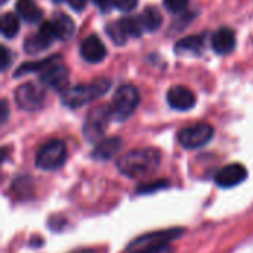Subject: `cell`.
Returning a JSON list of instances; mask_svg holds the SVG:
<instances>
[{
  "label": "cell",
  "instance_id": "obj_1",
  "mask_svg": "<svg viewBox=\"0 0 253 253\" xmlns=\"http://www.w3.org/2000/svg\"><path fill=\"white\" fill-rule=\"evenodd\" d=\"M162 154L156 148H136L123 154L119 162V170L127 178H145L154 173L160 166Z\"/></svg>",
  "mask_w": 253,
  "mask_h": 253
},
{
  "label": "cell",
  "instance_id": "obj_2",
  "mask_svg": "<svg viewBox=\"0 0 253 253\" xmlns=\"http://www.w3.org/2000/svg\"><path fill=\"white\" fill-rule=\"evenodd\" d=\"M108 89H110V82L107 79H98L87 84H77L68 87L67 90L62 92L61 99L64 105L70 108H79L102 96Z\"/></svg>",
  "mask_w": 253,
  "mask_h": 253
},
{
  "label": "cell",
  "instance_id": "obj_3",
  "mask_svg": "<svg viewBox=\"0 0 253 253\" xmlns=\"http://www.w3.org/2000/svg\"><path fill=\"white\" fill-rule=\"evenodd\" d=\"M139 104V92L132 84L120 86L111 101V114L114 120L125 122L129 119Z\"/></svg>",
  "mask_w": 253,
  "mask_h": 253
},
{
  "label": "cell",
  "instance_id": "obj_4",
  "mask_svg": "<svg viewBox=\"0 0 253 253\" xmlns=\"http://www.w3.org/2000/svg\"><path fill=\"white\" fill-rule=\"evenodd\" d=\"M113 119L111 108L107 105L93 107L84 120L83 125V135L89 142H96L107 130L110 120Z\"/></svg>",
  "mask_w": 253,
  "mask_h": 253
},
{
  "label": "cell",
  "instance_id": "obj_5",
  "mask_svg": "<svg viewBox=\"0 0 253 253\" xmlns=\"http://www.w3.org/2000/svg\"><path fill=\"white\" fill-rule=\"evenodd\" d=\"M67 159V148L62 141L53 139L46 142L36 154V166L42 170H56Z\"/></svg>",
  "mask_w": 253,
  "mask_h": 253
},
{
  "label": "cell",
  "instance_id": "obj_6",
  "mask_svg": "<svg viewBox=\"0 0 253 253\" xmlns=\"http://www.w3.org/2000/svg\"><path fill=\"white\" fill-rule=\"evenodd\" d=\"M182 233H184V230L173 228V230L156 231V233L141 236L129 245V252H147V251H156V249L166 248L169 242L181 237Z\"/></svg>",
  "mask_w": 253,
  "mask_h": 253
},
{
  "label": "cell",
  "instance_id": "obj_7",
  "mask_svg": "<svg viewBox=\"0 0 253 253\" xmlns=\"http://www.w3.org/2000/svg\"><path fill=\"white\" fill-rule=\"evenodd\" d=\"M213 127L208 123H197L182 129L178 135V141L188 150H196L206 145L213 138Z\"/></svg>",
  "mask_w": 253,
  "mask_h": 253
},
{
  "label": "cell",
  "instance_id": "obj_8",
  "mask_svg": "<svg viewBox=\"0 0 253 253\" xmlns=\"http://www.w3.org/2000/svg\"><path fill=\"white\" fill-rule=\"evenodd\" d=\"M15 101L25 111L40 110L44 104V90L37 83H24L15 90Z\"/></svg>",
  "mask_w": 253,
  "mask_h": 253
},
{
  "label": "cell",
  "instance_id": "obj_9",
  "mask_svg": "<svg viewBox=\"0 0 253 253\" xmlns=\"http://www.w3.org/2000/svg\"><path fill=\"white\" fill-rule=\"evenodd\" d=\"M55 39H58V37H56L53 24H52V21H46V22L40 24L37 33L30 34L25 39V42H24V50L28 55H36V53L43 52L44 49H47L53 43Z\"/></svg>",
  "mask_w": 253,
  "mask_h": 253
},
{
  "label": "cell",
  "instance_id": "obj_10",
  "mask_svg": "<svg viewBox=\"0 0 253 253\" xmlns=\"http://www.w3.org/2000/svg\"><path fill=\"white\" fill-rule=\"evenodd\" d=\"M248 178V170L240 163H231L219 169L215 175V182L221 188H233L240 185Z\"/></svg>",
  "mask_w": 253,
  "mask_h": 253
},
{
  "label": "cell",
  "instance_id": "obj_11",
  "mask_svg": "<svg viewBox=\"0 0 253 253\" xmlns=\"http://www.w3.org/2000/svg\"><path fill=\"white\" fill-rule=\"evenodd\" d=\"M68 68L62 64H59V61L53 62L52 65H49L46 70L42 71L40 74V82L44 86H49L52 89H64L68 83Z\"/></svg>",
  "mask_w": 253,
  "mask_h": 253
},
{
  "label": "cell",
  "instance_id": "obj_12",
  "mask_svg": "<svg viewBox=\"0 0 253 253\" xmlns=\"http://www.w3.org/2000/svg\"><path fill=\"white\" fill-rule=\"evenodd\" d=\"M168 102L173 110L187 111L196 105V96L185 86H173L168 92Z\"/></svg>",
  "mask_w": 253,
  "mask_h": 253
},
{
  "label": "cell",
  "instance_id": "obj_13",
  "mask_svg": "<svg viewBox=\"0 0 253 253\" xmlns=\"http://www.w3.org/2000/svg\"><path fill=\"white\" fill-rule=\"evenodd\" d=\"M80 53H82L84 61H87L90 64H96V62H101L105 58L107 49H105L102 40L98 36L92 34V36H87L83 40V43L80 46Z\"/></svg>",
  "mask_w": 253,
  "mask_h": 253
},
{
  "label": "cell",
  "instance_id": "obj_14",
  "mask_svg": "<svg viewBox=\"0 0 253 253\" xmlns=\"http://www.w3.org/2000/svg\"><path fill=\"white\" fill-rule=\"evenodd\" d=\"M212 47L219 55H227L236 47V36L231 28L222 27L212 36Z\"/></svg>",
  "mask_w": 253,
  "mask_h": 253
},
{
  "label": "cell",
  "instance_id": "obj_15",
  "mask_svg": "<svg viewBox=\"0 0 253 253\" xmlns=\"http://www.w3.org/2000/svg\"><path fill=\"white\" fill-rule=\"evenodd\" d=\"M205 49V36L194 34L185 39H181L175 44V52L179 55H200Z\"/></svg>",
  "mask_w": 253,
  "mask_h": 253
},
{
  "label": "cell",
  "instance_id": "obj_16",
  "mask_svg": "<svg viewBox=\"0 0 253 253\" xmlns=\"http://www.w3.org/2000/svg\"><path fill=\"white\" fill-rule=\"evenodd\" d=\"M52 24H53V28H55V33H56V37L59 40H70L76 31V24L74 21L64 12H58L53 15L52 18Z\"/></svg>",
  "mask_w": 253,
  "mask_h": 253
},
{
  "label": "cell",
  "instance_id": "obj_17",
  "mask_svg": "<svg viewBox=\"0 0 253 253\" xmlns=\"http://www.w3.org/2000/svg\"><path fill=\"white\" fill-rule=\"evenodd\" d=\"M120 148H122V139L120 138H116V136L107 138L95 147L92 157L95 160H108V159L114 157Z\"/></svg>",
  "mask_w": 253,
  "mask_h": 253
},
{
  "label": "cell",
  "instance_id": "obj_18",
  "mask_svg": "<svg viewBox=\"0 0 253 253\" xmlns=\"http://www.w3.org/2000/svg\"><path fill=\"white\" fill-rule=\"evenodd\" d=\"M16 12L27 22H37L43 15L42 9L36 4L34 0H18L16 1Z\"/></svg>",
  "mask_w": 253,
  "mask_h": 253
},
{
  "label": "cell",
  "instance_id": "obj_19",
  "mask_svg": "<svg viewBox=\"0 0 253 253\" xmlns=\"http://www.w3.org/2000/svg\"><path fill=\"white\" fill-rule=\"evenodd\" d=\"M139 18H141V22H142L145 31H156L162 27V22H163V16H162L160 10L154 6L145 7Z\"/></svg>",
  "mask_w": 253,
  "mask_h": 253
},
{
  "label": "cell",
  "instance_id": "obj_20",
  "mask_svg": "<svg viewBox=\"0 0 253 253\" xmlns=\"http://www.w3.org/2000/svg\"><path fill=\"white\" fill-rule=\"evenodd\" d=\"M58 59H61V55H53V56H49L43 61H39V62H27L24 65H21L16 73H15V77H19L22 74H27V73H34V71H43L46 70L49 65H52L53 62H56Z\"/></svg>",
  "mask_w": 253,
  "mask_h": 253
},
{
  "label": "cell",
  "instance_id": "obj_21",
  "mask_svg": "<svg viewBox=\"0 0 253 253\" xmlns=\"http://www.w3.org/2000/svg\"><path fill=\"white\" fill-rule=\"evenodd\" d=\"M19 31V19L15 13L7 12L1 18V33L6 39H13Z\"/></svg>",
  "mask_w": 253,
  "mask_h": 253
},
{
  "label": "cell",
  "instance_id": "obj_22",
  "mask_svg": "<svg viewBox=\"0 0 253 253\" xmlns=\"http://www.w3.org/2000/svg\"><path fill=\"white\" fill-rule=\"evenodd\" d=\"M105 31H107V34L110 36V39L116 43V44H125L126 43V40H127V34H126V31H125V28H123V25H122V22L120 21H113V22H110L107 27H105Z\"/></svg>",
  "mask_w": 253,
  "mask_h": 253
},
{
  "label": "cell",
  "instance_id": "obj_23",
  "mask_svg": "<svg viewBox=\"0 0 253 253\" xmlns=\"http://www.w3.org/2000/svg\"><path fill=\"white\" fill-rule=\"evenodd\" d=\"M120 22H122L126 34L130 37H139L144 31V25H142L139 16H126V18L120 19Z\"/></svg>",
  "mask_w": 253,
  "mask_h": 253
},
{
  "label": "cell",
  "instance_id": "obj_24",
  "mask_svg": "<svg viewBox=\"0 0 253 253\" xmlns=\"http://www.w3.org/2000/svg\"><path fill=\"white\" fill-rule=\"evenodd\" d=\"M163 3H165V7H166L169 12H172V13H179V12H182V10L188 6L190 0H165Z\"/></svg>",
  "mask_w": 253,
  "mask_h": 253
},
{
  "label": "cell",
  "instance_id": "obj_25",
  "mask_svg": "<svg viewBox=\"0 0 253 253\" xmlns=\"http://www.w3.org/2000/svg\"><path fill=\"white\" fill-rule=\"evenodd\" d=\"M138 0H113V6L119 7L123 12H130L136 7Z\"/></svg>",
  "mask_w": 253,
  "mask_h": 253
},
{
  "label": "cell",
  "instance_id": "obj_26",
  "mask_svg": "<svg viewBox=\"0 0 253 253\" xmlns=\"http://www.w3.org/2000/svg\"><path fill=\"white\" fill-rule=\"evenodd\" d=\"M0 59H1V71H6L12 62V53L9 52V49L6 46L0 47Z\"/></svg>",
  "mask_w": 253,
  "mask_h": 253
},
{
  "label": "cell",
  "instance_id": "obj_27",
  "mask_svg": "<svg viewBox=\"0 0 253 253\" xmlns=\"http://www.w3.org/2000/svg\"><path fill=\"white\" fill-rule=\"evenodd\" d=\"M163 187H168V181H157L151 185H144V187H139V193H151V191H156L159 188H163Z\"/></svg>",
  "mask_w": 253,
  "mask_h": 253
},
{
  "label": "cell",
  "instance_id": "obj_28",
  "mask_svg": "<svg viewBox=\"0 0 253 253\" xmlns=\"http://www.w3.org/2000/svg\"><path fill=\"white\" fill-rule=\"evenodd\" d=\"M86 3H87V0H68L70 7L74 9V10H77V12L83 10L86 7Z\"/></svg>",
  "mask_w": 253,
  "mask_h": 253
},
{
  "label": "cell",
  "instance_id": "obj_29",
  "mask_svg": "<svg viewBox=\"0 0 253 253\" xmlns=\"http://www.w3.org/2000/svg\"><path fill=\"white\" fill-rule=\"evenodd\" d=\"M102 12H108L113 6V0H92Z\"/></svg>",
  "mask_w": 253,
  "mask_h": 253
},
{
  "label": "cell",
  "instance_id": "obj_30",
  "mask_svg": "<svg viewBox=\"0 0 253 253\" xmlns=\"http://www.w3.org/2000/svg\"><path fill=\"white\" fill-rule=\"evenodd\" d=\"M7 113H9L7 102H6V99H3V101H1V116H0V119H1V123H4V122L7 120Z\"/></svg>",
  "mask_w": 253,
  "mask_h": 253
},
{
  "label": "cell",
  "instance_id": "obj_31",
  "mask_svg": "<svg viewBox=\"0 0 253 253\" xmlns=\"http://www.w3.org/2000/svg\"><path fill=\"white\" fill-rule=\"evenodd\" d=\"M133 253H172L170 249L166 246V248H162V249H156V251H147V252H133Z\"/></svg>",
  "mask_w": 253,
  "mask_h": 253
},
{
  "label": "cell",
  "instance_id": "obj_32",
  "mask_svg": "<svg viewBox=\"0 0 253 253\" xmlns=\"http://www.w3.org/2000/svg\"><path fill=\"white\" fill-rule=\"evenodd\" d=\"M55 3H61V1H64V0H53Z\"/></svg>",
  "mask_w": 253,
  "mask_h": 253
},
{
  "label": "cell",
  "instance_id": "obj_33",
  "mask_svg": "<svg viewBox=\"0 0 253 253\" xmlns=\"http://www.w3.org/2000/svg\"><path fill=\"white\" fill-rule=\"evenodd\" d=\"M0 1H1V3H3V4H4V3H6V1H7V0H0Z\"/></svg>",
  "mask_w": 253,
  "mask_h": 253
},
{
  "label": "cell",
  "instance_id": "obj_34",
  "mask_svg": "<svg viewBox=\"0 0 253 253\" xmlns=\"http://www.w3.org/2000/svg\"><path fill=\"white\" fill-rule=\"evenodd\" d=\"M83 253H92V252H83Z\"/></svg>",
  "mask_w": 253,
  "mask_h": 253
}]
</instances>
